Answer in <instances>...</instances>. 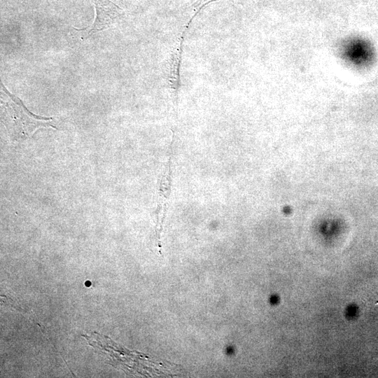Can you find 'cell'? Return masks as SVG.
Listing matches in <instances>:
<instances>
[{
  "instance_id": "cell-2",
  "label": "cell",
  "mask_w": 378,
  "mask_h": 378,
  "mask_svg": "<svg viewBox=\"0 0 378 378\" xmlns=\"http://www.w3.org/2000/svg\"><path fill=\"white\" fill-rule=\"evenodd\" d=\"M95 7V18L91 27L78 31H84L87 36L92 35L105 29L120 15V8L110 0H93Z\"/></svg>"
},
{
  "instance_id": "cell-4",
  "label": "cell",
  "mask_w": 378,
  "mask_h": 378,
  "mask_svg": "<svg viewBox=\"0 0 378 378\" xmlns=\"http://www.w3.org/2000/svg\"><path fill=\"white\" fill-rule=\"evenodd\" d=\"M85 284L86 286L88 287V286H90L91 285V282L90 281H87Z\"/></svg>"
},
{
  "instance_id": "cell-3",
  "label": "cell",
  "mask_w": 378,
  "mask_h": 378,
  "mask_svg": "<svg viewBox=\"0 0 378 378\" xmlns=\"http://www.w3.org/2000/svg\"><path fill=\"white\" fill-rule=\"evenodd\" d=\"M344 54L349 60L358 65L370 63L373 52L370 45L363 41H349L344 48Z\"/></svg>"
},
{
  "instance_id": "cell-1",
  "label": "cell",
  "mask_w": 378,
  "mask_h": 378,
  "mask_svg": "<svg viewBox=\"0 0 378 378\" xmlns=\"http://www.w3.org/2000/svg\"><path fill=\"white\" fill-rule=\"evenodd\" d=\"M1 120L13 141L30 137L40 127H51L52 118L36 115L29 111L22 101L11 94L1 83Z\"/></svg>"
}]
</instances>
